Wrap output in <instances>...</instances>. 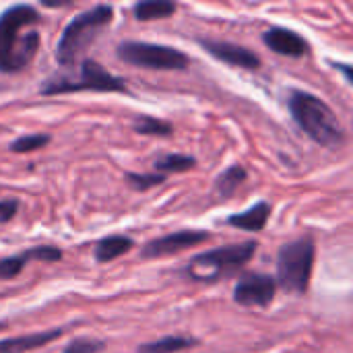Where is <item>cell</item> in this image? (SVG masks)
Wrapping results in <instances>:
<instances>
[{
    "label": "cell",
    "mask_w": 353,
    "mask_h": 353,
    "mask_svg": "<svg viewBox=\"0 0 353 353\" xmlns=\"http://www.w3.org/2000/svg\"><path fill=\"white\" fill-rule=\"evenodd\" d=\"M213 58L236 66V68H246V70H256L261 66V58L250 52L248 48L230 43V41H213V39H201L199 41Z\"/></svg>",
    "instance_id": "30bf717a"
},
{
    "label": "cell",
    "mask_w": 353,
    "mask_h": 353,
    "mask_svg": "<svg viewBox=\"0 0 353 353\" xmlns=\"http://www.w3.org/2000/svg\"><path fill=\"white\" fill-rule=\"evenodd\" d=\"M269 217H271V205L267 201H261V203H256L254 207H250V209H246L242 213L230 215L228 223L232 228H238V230H244V232H261V230H265Z\"/></svg>",
    "instance_id": "4fadbf2b"
},
{
    "label": "cell",
    "mask_w": 353,
    "mask_h": 353,
    "mask_svg": "<svg viewBox=\"0 0 353 353\" xmlns=\"http://www.w3.org/2000/svg\"><path fill=\"white\" fill-rule=\"evenodd\" d=\"M27 265L25 254H14V256H6L0 259V281H10L14 277H19V273L23 271V267Z\"/></svg>",
    "instance_id": "44dd1931"
},
{
    "label": "cell",
    "mask_w": 353,
    "mask_h": 353,
    "mask_svg": "<svg viewBox=\"0 0 353 353\" xmlns=\"http://www.w3.org/2000/svg\"><path fill=\"white\" fill-rule=\"evenodd\" d=\"M277 281L265 273H246L234 288V300L248 308H267L275 300Z\"/></svg>",
    "instance_id": "ba28073f"
},
{
    "label": "cell",
    "mask_w": 353,
    "mask_h": 353,
    "mask_svg": "<svg viewBox=\"0 0 353 353\" xmlns=\"http://www.w3.org/2000/svg\"><path fill=\"white\" fill-rule=\"evenodd\" d=\"M62 337L60 329L43 331V333H31V335H21V337H8L0 341V353H27L48 345L50 341Z\"/></svg>",
    "instance_id": "7c38bea8"
},
{
    "label": "cell",
    "mask_w": 353,
    "mask_h": 353,
    "mask_svg": "<svg viewBox=\"0 0 353 353\" xmlns=\"http://www.w3.org/2000/svg\"><path fill=\"white\" fill-rule=\"evenodd\" d=\"M211 238L209 232H201V230H180L161 238H155L151 242H147L141 250L143 259H161V256H172L178 252H184L186 248L199 246L203 242H207Z\"/></svg>",
    "instance_id": "9c48e42d"
},
{
    "label": "cell",
    "mask_w": 353,
    "mask_h": 353,
    "mask_svg": "<svg viewBox=\"0 0 353 353\" xmlns=\"http://www.w3.org/2000/svg\"><path fill=\"white\" fill-rule=\"evenodd\" d=\"M39 12L31 4H12L0 12V72L17 74L39 50Z\"/></svg>",
    "instance_id": "6da1fadb"
},
{
    "label": "cell",
    "mask_w": 353,
    "mask_h": 353,
    "mask_svg": "<svg viewBox=\"0 0 353 353\" xmlns=\"http://www.w3.org/2000/svg\"><path fill=\"white\" fill-rule=\"evenodd\" d=\"M263 41L269 50H273L275 54L281 56H290V58H300L304 54H308V41L298 35L292 29L285 27H271L263 33Z\"/></svg>",
    "instance_id": "8fae6325"
},
{
    "label": "cell",
    "mask_w": 353,
    "mask_h": 353,
    "mask_svg": "<svg viewBox=\"0 0 353 353\" xmlns=\"http://www.w3.org/2000/svg\"><path fill=\"white\" fill-rule=\"evenodd\" d=\"M79 91H97V93H126L124 79L108 72L95 60H83L79 70L50 77L41 85V95H60V93H79Z\"/></svg>",
    "instance_id": "5b68a950"
},
{
    "label": "cell",
    "mask_w": 353,
    "mask_h": 353,
    "mask_svg": "<svg viewBox=\"0 0 353 353\" xmlns=\"http://www.w3.org/2000/svg\"><path fill=\"white\" fill-rule=\"evenodd\" d=\"M316 246L310 236L281 246L277 254V285L288 294H304L310 285Z\"/></svg>",
    "instance_id": "8992f818"
},
{
    "label": "cell",
    "mask_w": 353,
    "mask_h": 353,
    "mask_svg": "<svg viewBox=\"0 0 353 353\" xmlns=\"http://www.w3.org/2000/svg\"><path fill=\"white\" fill-rule=\"evenodd\" d=\"M130 248H134V242L132 238L128 236H108V238H101L95 248H93V256L97 263L105 265V263H112L116 261L118 256L130 252Z\"/></svg>",
    "instance_id": "5bb4252c"
},
{
    "label": "cell",
    "mask_w": 353,
    "mask_h": 353,
    "mask_svg": "<svg viewBox=\"0 0 353 353\" xmlns=\"http://www.w3.org/2000/svg\"><path fill=\"white\" fill-rule=\"evenodd\" d=\"M19 211V201L17 199H4L0 201V223L10 221Z\"/></svg>",
    "instance_id": "d4e9b609"
},
{
    "label": "cell",
    "mask_w": 353,
    "mask_h": 353,
    "mask_svg": "<svg viewBox=\"0 0 353 353\" xmlns=\"http://www.w3.org/2000/svg\"><path fill=\"white\" fill-rule=\"evenodd\" d=\"M192 345H196L194 339L174 335V337L157 339V341H153V343H145V345H141V347L137 350V353H176L182 352V350H188V347H192Z\"/></svg>",
    "instance_id": "e0dca14e"
},
{
    "label": "cell",
    "mask_w": 353,
    "mask_h": 353,
    "mask_svg": "<svg viewBox=\"0 0 353 353\" xmlns=\"http://www.w3.org/2000/svg\"><path fill=\"white\" fill-rule=\"evenodd\" d=\"M23 254H25L27 263H29V261L58 263V261L62 259V250H60V248H56V246H33V248H27Z\"/></svg>",
    "instance_id": "603a6c76"
},
{
    "label": "cell",
    "mask_w": 353,
    "mask_h": 353,
    "mask_svg": "<svg viewBox=\"0 0 353 353\" xmlns=\"http://www.w3.org/2000/svg\"><path fill=\"white\" fill-rule=\"evenodd\" d=\"M105 343L99 339H89V337H79L74 341H70L62 353H99L103 352Z\"/></svg>",
    "instance_id": "cb8c5ba5"
},
{
    "label": "cell",
    "mask_w": 353,
    "mask_h": 353,
    "mask_svg": "<svg viewBox=\"0 0 353 353\" xmlns=\"http://www.w3.org/2000/svg\"><path fill=\"white\" fill-rule=\"evenodd\" d=\"M194 165H196V159L190 155H182V153H168V155H159L155 159V170L165 172V174L186 172V170H192Z\"/></svg>",
    "instance_id": "ac0fdd59"
},
{
    "label": "cell",
    "mask_w": 353,
    "mask_h": 353,
    "mask_svg": "<svg viewBox=\"0 0 353 353\" xmlns=\"http://www.w3.org/2000/svg\"><path fill=\"white\" fill-rule=\"evenodd\" d=\"M112 17H114V8L110 4H97L72 17L68 25L64 27L56 46V60L60 62V66H66V68L72 66L77 58L81 56V52L87 50V46L95 41L99 31L105 25H110Z\"/></svg>",
    "instance_id": "3957f363"
},
{
    "label": "cell",
    "mask_w": 353,
    "mask_h": 353,
    "mask_svg": "<svg viewBox=\"0 0 353 353\" xmlns=\"http://www.w3.org/2000/svg\"><path fill=\"white\" fill-rule=\"evenodd\" d=\"M178 10L176 2L170 0H145L134 6V17L139 21H153V19H168Z\"/></svg>",
    "instance_id": "2e32d148"
},
{
    "label": "cell",
    "mask_w": 353,
    "mask_h": 353,
    "mask_svg": "<svg viewBox=\"0 0 353 353\" xmlns=\"http://www.w3.org/2000/svg\"><path fill=\"white\" fill-rule=\"evenodd\" d=\"M290 112L296 124L319 145L327 149H341L347 141L345 128L339 118L331 110L327 101L308 93V91H292L290 93Z\"/></svg>",
    "instance_id": "7a4b0ae2"
},
{
    "label": "cell",
    "mask_w": 353,
    "mask_h": 353,
    "mask_svg": "<svg viewBox=\"0 0 353 353\" xmlns=\"http://www.w3.org/2000/svg\"><path fill=\"white\" fill-rule=\"evenodd\" d=\"M134 132L145 137H170L174 132L172 124L155 116H139L134 120Z\"/></svg>",
    "instance_id": "d6986e66"
},
{
    "label": "cell",
    "mask_w": 353,
    "mask_h": 353,
    "mask_svg": "<svg viewBox=\"0 0 353 353\" xmlns=\"http://www.w3.org/2000/svg\"><path fill=\"white\" fill-rule=\"evenodd\" d=\"M335 68H339V70H341V72L345 74V79H347V81L352 83L353 74H352V66H350V64H335Z\"/></svg>",
    "instance_id": "484cf974"
},
{
    "label": "cell",
    "mask_w": 353,
    "mask_h": 353,
    "mask_svg": "<svg viewBox=\"0 0 353 353\" xmlns=\"http://www.w3.org/2000/svg\"><path fill=\"white\" fill-rule=\"evenodd\" d=\"M118 58L149 70H184L188 68V56L176 48L147 41H124L118 46Z\"/></svg>",
    "instance_id": "52a82bcc"
},
{
    "label": "cell",
    "mask_w": 353,
    "mask_h": 353,
    "mask_svg": "<svg viewBox=\"0 0 353 353\" xmlns=\"http://www.w3.org/2000/svg\"><path fill=\"white\" fill-rule=\"evenodd\" d=\"M126 180H128V184L134 190L143 192V190H149L153 186L163 184L165 182V174H132V172H128L126 174Z\"/></svg>",
    "instance_id": "7402d4cb"
},
{
    "label": "cell",
    "mask_w": 353,
    "mask_h": 353,
    "mask_svg": "<svg viewBox=\"0 0 353 353\" xmlns=\"http://www.w3.org/2000/svg\"><path fill=\"white\" fill-rule=\"evenodd\" d=\"M246 178H248V172L244 170V165H240V163L230 165L215 180V192H217V196L223 199V201L232 199L236 194V190L242 186V182H246Z\"/></svg>",
    "instance_id": "9a60e30c"
},
{
    "label": "cell",
    "mask_w": 353,
    "mask_h": 353,
    "mask_svg": "<svg viewBox=\"0 0 353 353\" xmlns=\"http://www.w3.org/2000/svg\"><path fill=\"white\" fill-rule=\"evenodd\" d=\"M259 244L256 242H242V244H232V246H221L203 254H196L188 267H186V277L199 283H215L217 279L236 275L244 265L254 256Z\"/></svg>",
    "instance_id": "277c9868"
},
{
    "label": "cell",
    "mask_w": 353,
    "mask_h": 353,
    "mask_svg": "<svg viewBox=\"0 0 353 353\" xmlns=\"http://www.w3.org/2000/svg\"><path fill=\"white\" fill-rule=\"evenodd\" d=\"M48 143H50V137L48 134H25V137L14 139L8 149L12 153H31V151L43 149Z\"/></svg>",
    "instance_id": "ffe728a7"
}]
</instances>
